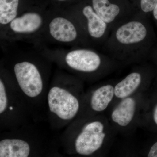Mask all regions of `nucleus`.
Instances as JSON below:
<instances>
[{"mask_svg":"<svg viewBox=\"0 0 157 157\" xmlns=\"http://www.w3.org/2000/svg\"><path fill=\"white\" fill-rule=\"evenodd\" d=\"M147 35V30L144 25L138 21H131L118 29L116 37L121 43L128 45L141 42Z\"/></svg>","mask_w":157,"mask_h":157,"instance_id":"obj_13","label":"nucleus"},{"mask_svg":"<svg viewBox=\"0 0 157 157\" xmlns=\"http://www.w3.org/2000/svg\"><path fill=\"white\" fill-rule=\"evenodd\" d=\"M154 83L157 86V76L156 78L155 81L154 82Z\"/></svg>","mask_w":157,"mask_h":157,"instance_id":"obj_21","label":"nucleus"},{"mask_svg":"<svg viewBox=\"0 0 157 157\" xmlns=\"http://www.w3.org/2000/svg\"><path fill=\"white\" fill-rule=\"evenodd\" d=\"M82 15L86 22L88 33L94 39L101 38L107 29V23L103 20L90 6H86L82 10Z\"/></svg>","mask_w":157,"mask_h":157,"instance_id":"obj_14","label":"nucleus"},{"mask_svg":"<svg viewBox=\"0 0 157 157\" xmlns=\"http://www.w3.org/2000/svg\"><path fill=\"white\" fill-rule=\"evenodd\" d=\"M24 10L20 9V0H0V31Z\"/></svg>","mask_w":157,"mask_h":157,"instance_id":"obj_15","label":"nucleus"},{"mask_svg":"<svg viewBox=\"0 0 157 157\" xmlns=\"http://www.w3.org/2000/svg\"><path fill=\"white\" fill-rule=\"evenodd\" d=\"M139 127L157 133V86L154 83L147 93Z\"/></svg>","mask_w":157,"mask_h":157,"instance_id":"obj_12","label":"nucleus"},{"mask_svg":"<svg viewBox=\"0 0 157 157\" xmlns=\"http://www.w3.org/2000/svg\"><path fill=\"white\" fill-rule=\"evenodd\" d=\"M151 137L140 152L142 156L157 157V133Z\"/></svg>","mask_w":157,"mask_h":157,"instance_id":"obj_17","label":"nucleus"},{"mask_svg":"<svg viewBox=\"0 0 157 157\" xmlns=\"http://www.w3.org/2000/svg\"><path fill=\"white\" fill-rule=\"evenodd\" d=\"M52 64L37 50L11 53L1 62L25 99L35 122L46 120V97Z\"/></svg>","mask_w":157,"mask_h":157,"instance_id":"obj_1","label":"nucleus"},{"mask_svg":"<svg viewBox=\"0 0 157 157\" xmlns=\"http://www.w3.org/2000/svg\"><path fill=\"white\" fill-rule=\"evenodd\" d=\"M152 82V80H144L139 72L130 73L114 85V102L138 93L148 91L153 83Z\"/></svg>","mask_w":157,"mask_h":157,"instance_id":"obj_11","label":"nucleus"},{"mask_svg":"<svg viewBox=\"0 0 157 157\" xmlns=\"http://www.w3.org/2000/svg\"><path fill=\"white\" fill-rule=\"evenodd\" d=\"M92 7L96 13L107 23L112 22L120 11L118 6L109 3L108 0H92Z\"/></svg>","mask_w":157,"mask_h":157,"instance_id":"obj_16","label":"nucleus"},{"mask_svg":"<svg viewBox=\"0 0 157 157\" xmlns=\"http://www.w3.org/2000/svg\"><path fill=\"white\" fill-rule=\"evenodd\" d=\"M147 92L115 101L107 110V116L117 134L130 135L139 127Z\"/></svg>","mask_w":157,"mask_h":157,"instance_id":"obj_8","label":"nucleus"},{"mask_svg":"<svg viewBox=\"0 0 157 157\" xmlns=\"http://www.w3.org/2000/svg\"><path fill=\"white\" fill-rule=\"evenodd\" d=\"M114 85L110 83L101 85L86 92L78 118L104 114L107 111L115 101Z\"/></svg>","mask_w":157,"mask_h":157,"instance_id":"obj_10","label":"nucleus"},{"mask_svg":"<svg viewBox=\"0 0 157 157\" xmlns=\"http://www.w3.org/2000/svg\"><path fill=\"white\" fill-rule=\"evenodd\" d=\"M56 1H58L59 2H67V1H69V0H56Z\"/></svg>","mask_w":157,"mask_h":157,"instance_id":"obj_20","label":"nucleus"},{"mask_svg":"<svg viewBox=\"0 0 157 157\" xmlns=\"http://www.w3.org/2000/svg\"><path fill=\"white\" fill-rule=\"evenodd\" d=\"M34 121L25 99L6 69L0 68V131H10Z\"/></svg>","mask_w":157,"mask_h":157,"instance_id":"obj_6","label":"nucleus"},{"mask_svg":"<svg viewBox=\"0 0 157 157\" xmlns=\"http://www.w3.org/2000/svg\"><path fill=\"white\" fill-rule=\"evenodd\" d=\"M86 91L82 80L59 68L52 76L46 97V119L52 131L65 128L78 118Z\"/></svg>","mask_w":157,"mask_h":157,"instance_id":"obj_3","label":"nucleus"},{"mask_svg":"<svg viewBox=\"0 0 157 157\" xmlns=\"http://www.w3.org/2000/svg\"><path fill=\"white\" fill-rule=\"evenodd\" d=\"M76 19L68 10L48 11L45 29L39 43L68 46L76 44L79 36Z\"/></svg>","mask_w":157,"mask_h":157,"instance_id":"obj_9","label":"nucleus"},{"mask_svg":"<svg viewBox=\"0 0 157 157\" xmlns=\"http://www.w3.org/2000/svg\"><path fill=\"white\" fill-rule=\"evenodd\" d=\"M157 2V0H141V9L145 13L151 12L153 11Z\"/></svg>","mask_w":157,"mask_h":157,"instance_id":"obj_18","label":"nucleus"},{"mask_svg":"<svg viewBox=\"0 0 157 157\" xmlns=\"http://www.w3.org/2000/svg\"><path fill=\"white\" fill-rule=\"evenodd\" d=\"M155 61L156 62L157 64V55L155 56Z\"/></svg>","mask_w":157,"mask_h":157,"instance_id":"obj_22","label":"nucleus"},{"mask_svg":"<svg viewBox=\"0 0 157 157\" xmlns=\"http://www.w3.org/2000/svg\"><path fill=\"white\" fill-rule=\"evenodd\" d=\"M117 134L104 114L79 118L60 135V151L70 156H104Z\"/></svg>","mask_w":157,"mask_h":157,"instance_id":"obj_2","label":"nucleus"},{"mask_svg":"<svg viewBox=\"0 0 157 157\" xmlns=\"http://www.w3.org/2000/svg\"><path fill=\"white\" fill-rule=\"evenodd\" d=\"M153 15L155 19L157 21V2L155 6L153 11Z\"/></svg>","mask_w":157,"mask_h":157,"instance_id":"obj_19","label":"nucleus"},{"mask_svg":"<svg viewBox=\"0 0 157 157\" xmlns=\"http://www.w3.org/2000/svg\"><path fill=\"white\" fill-rule=\"evenodd\" d=\"M34 46L59 68L79 78L92 79V76L97 75L102 67L101 57L90 49L50 48L42 43Z\"/></svg>","mask_w":157,"mask_h":157,"instance_id":"obj_5","label":"nucleus"},{"mask_svg":"<svg viewBox=\"0 0 157 157\" xmlns=\"http://www.w3.org/2000/svg\"><path fill=\"white\" fill-rule=\"evenodd\" d=\"M48 14V11L25 9L0 31L1 41L11 43L25 41L34 45L40 43Z\"/></svg>","mask_w":157,"mask_h":157,"instance_id":"obj_7","label":"nucleus"},{"mask_svg":"<svg viewBox=\"0 0 157 157\" xmlns=\"http://www.w3.org/2000/svg\"><path fill=\"white\" fill-rule=\"evenodd\" d=\"M33 121L10 131L1 132L0 157L58 156L59 137L50 134Z\"/></svg>","mask_w":157,"mask_h":157,"instance_id":"obj_4","label":"nucleus"}]
</instances>
